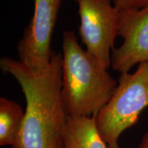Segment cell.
I'll return each instance as SVG.
<instances>
[{
	"instance_id": "10",
	"label": "cell",
	"mask_w": 148,
	"mask_h": 148,
	"mask_svg": "<svg viewBox=\"0 0 148 148\" xmlns=\"http://www.w3.org/2000/svg\"><path fill=\"white\" fill-rule=\"evenodd\" d=\"M138 148H148V132L142 136Z\"/></svg>"
},
{
	"instance_id": "1",
	"label": "cell",
	"mask_w": 148,
	"mask_h": 148,
	"mask_svg": "<svg viewBox=\"0 0 148 148\" xmlns=\"http://www.w3.org/2000/svg\"><path fill=\"white\" fill-rule=\"evenodd\" d=\"M0 69L16 79L26 101L21 131L11 148H63L67 116L62 99V55L53 51L40 73L10 57L1 58Z\"/></svg>"
},
{
	"instance_id": "6",
	"label": "cell",
	"mask_w": 148,
	"mask_h": 148,
	"mask_svg": "<svg viewBox=\"0 0 148 148\" xmlns=\"http://www.w3.org/2000/svg\"><path fill=\"white\" fill-rule=\"evenodd\" d=\"M118 36L123 42L111 52L112 69L127 73L136 64L148 62V5L120 10Z\"/></svg>"
},
{
	"instance_id": "4",
	"label": "cell",
	"mask_w": 148,
	"mask_h": 148,
	"mask_svg": "<svg viewBox=\"0 0 148 148\" xmlns=\"http://www.w3.org/2000/svg\"><path fill=\"white\" fill-rule=\"evenodd\" d=\"M80 19L78 33L86 50L103 67L111 64V52L118 36L120 10L112 0H73Z\"/></svg>"
},
{
	"instance_id": "7",
	"label": "cell",
	"mask_w": 148,
	"mask_h": 148,
	"mask_svg": "<svg viewBox=\"0 0 148 148\" xmlns=\"http://www.w3.org/2000/svg\"><path fill=\"white\" fill-rule=\"evenodd\" d=\"M95 116L66 117L63 148H108L98 132Z\"/></svg>"
},
{
	"instance_id": "8",
	"label": "cell",
	"mask_w": 148,
	"mask_h": 148,
	"mask_svg": "<svg viewBox=\"0 0 148 148\" xmlns=\"http://www.w3.org/2000/svg\"><path fill=\"white\" fill-rule=\"evenodd\" d=\"M24 116L25 112L17 102L0 97V145H15Z\"/></svg>"
},
{
	"instance_id": "2",
	"label": "cell",
	"mask_w": 148,
	"mask_h": 148,
	"mask_svg": "<svg viewBox=\"0 0 148 148\" xmlns=\"http://www.w3.org/2000/svg\"><path fill=\"white\" fill-rule=\"evenodd\" d=\"M62 99L67 116L96 115L110 100L117 82L86 49L76 35L62 33Z\"/></svg>"
},
{
	"instance_id": "9",
	"label": "cell",
	"mask_w": 148,
	"mask_h": 148,
	"mask_svg": "<svg viewBox=\"0 0 148 148\" xmlns=\"http://www.w3.org/2000/svg\"><path fill=\"white\" fill-rule=\"evenodd\" d=\"M118 10H138L148 5V0H112Z\"/></svg>"
},
{
	"instance_id": "3",
	"label": "cell",
	"mask_w": 148,
	"mask_h": 148,
	"mask_svg": "<svg viewBox=\"0 0 148 148\" xmlns=\"http://www.w3.org/2000/svg\"><path fill=\"white\" fill-rule=\"evenodd\" d=\"M147 107L148 62H143L134 73H120L110 100L95 116L98 132L108 148H121L120 136L137 123Z\"/></svg>"
},
{
	"instance_id": "5",
	"label": "cell",
	"mask_w": 148,
	"mask_h": 148,
	"mask_svg": "<svg viewBox=\"0 0 148 148\" xmlns=\"http://www.w3.org/2000/svg\"><path fill=\"white\" fill-rule=\"evenodd\" d=\"M63 0H34V13L18 40V60L34 73L49 66L53 33Z\"/></svg>"
}]
</instances>
